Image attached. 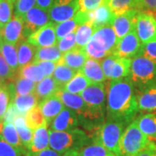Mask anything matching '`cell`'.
<instances>
[{"mask_svg":"<svg viewBox=\"0 0 156 156\" xmlns=\"http://www.w3.org/2000/svg\"><path fill=\"white\" fill-rule=\"evenodd\" d=\"M61 89L57 84L53 76H45L42 81L37 83L35 93L38 98L39 101L45 98H48L51 95H54Z\"/></svg>","mask_w":156,"mask_h":156,"instance_id":"603a6c76","label":"cell"},{"mask_svg":"<svg viewBox=\"0 0 156 156\" xmlns=\"http://www.w3.org/2000/svg\"><path fill=\"white\" fill-rule=\"evenodd\" d=\"M63 156H76V153H75V151H69V152H67V153H65Z\"/></svg>","mask_w":156,"mask_h":156,"instance_id":"9f6ffc18","label":"cell"},{"mask_svg":"<svg viewBox=\"0 0 156 156\" xmlns=\"http://www.w3.org/2000/svg\"><path fill=\"white\" fill-rule=\"evenodd\" d=\"M95 30L89 22L81 24L76 30V43L77 47L83 48L92 38Z\"/></svg>","mask_w":156,"mask_h":156,"instance_id":"e575fe53","label":"cell"},{"mask_svg":"<svg viewBox=\"0 0 156 156\" xmlns=\"http://www.w3.org/2000/svg\"><path fill=\"white\" fill-rule=\"evenodd\" d=\"M53 4H54V0H37V6L48 12L52 7Z\"/></svg>","mask_w":156,"mask_h":156,"instance_id":"11a10c76","label":"cell"},{"mask_svg":"<svg viewBox=\"0 0 156 156\" xmlns=\"http://www.w3.org/2000/svg\"><path fill=\"white\" fill-rule=\"evenodd\" d=\"M135 91L138 110L141 113L156 114V83L144 89H135Z\"/></svg>","mask_w":156,"mask_h":156,"instance_id":"5bb4252c","label":"cell"},{"mask_svg":"<svg viewBox=\"0 0 156 156\" xmlns=\"http://www.w3.org/2000/svg\"><path fill=\"white\" fill-rule=\"evenodd\" d=\"M76 156H116L100 143L91 140L79 150L75 151Z\"/></svg>","mask_w":156,"mask_h":156,"instance_id":"f1b7e54d","label":"cell"},{"mask_svg":"<svg viewBox=\"0 0 156 156\" xmlns=\"http://www.w3.org/2000/svg\"><path fill=\"white\" fill-rule=\"evenodd\" d=\"M26 156H27V155H26Z\"/></svg>","mask_w":156,"mask_h":156,"instance_id":"94428289","label":"cell"},{"mask_svg":"<svg viewBox=\"0 0 156 156\" xmlns=\"http://www.w3.org/2000/svg\"><path fill=\"white\" fill-rule=\"evenodd\" d=\"M105 0H78L80 11L83 12H89L96 9Z\"/></svg>","mask_w":156,"mask_h":156,"instance_id":"c3c4849f","label":"cell"},{"mask_svg":"<svg viewBox=\"0 0 156 156\" xmlns=\"http://www.w3.org/2000/svg\"><path fill=\"white\" fill-rule=\"evenodd\" d=\"M128 77L137 89L156 83V64L141 54L134 56L131 59Z\"/></svg>","mask_w":156,"mask_h":156,"instance_id":"277c9868","label":"cell"},{"mask_svg":"<svg viewBox=\"0 0 156 156\" xmlns=\"http://www.w3.org/2000/svg\"><path fill=\"white\" fill-rule=\"evenodd\" d=\"M90 84H91L90 81L84 76L82 70H78L76 74L71 78V80H69L67 83L62 88V89L71 94L81 95V93L87 87H89Z\"/></svg>","mask_w":156,"mask_h":156,"instance_id":"4316f807","label":"cell"},{"mask_svg":"<svg viewBox=\"0 0 156 156\" xmlns=\"http://www.w3.org/2000/svg\"><path fill=\"white\" fill-rule=\"evenodd\" d=\"M0 134L3 137V139L7 141L9 144H11V146L17 147L18 149H21V150L27 151L23 146L21 140L19 138V135L17 133V128L13 122L3 123L2 131H1Z\"/></svg>","mask_w":156,"mask_h":156,"instance_id":"f546056e","label":"cell"},{"mask_svg":"<svg viewBox=\"0 0 156 156\" xmlns=\"http://www.w3.org/2000/svg\"><path fill=\"white\" fill-rule=\"evenodd\" d=\"M87 60H88V56L85 53L84 48L76 46L73 48L72 50L63 53L59 62L78 71L83 69Z\"/></svg>","mask_w":156,"mask_h":156,"instance_id":"d6986e66","label":"cell"},{"mask_svg":"<svg viewBox=\"0 0 156 156\" xmlns=\"http://www.w3.org/2000/svg\"><path fill=\"white\" fill-rule=\"evenodd\" d=\"M27 156H63V154H62L60 153L56 152V151L51 149L50 147H48L44 150L40 151L37 153H27Z\"/></svg>","mask_w":156,"mask_h":156,"instance_id":"f5cc1de1","label":"cell"},{"mask_svg":"<svg viewBox=\"0 0 156 156\" xmlns=\"http://www.w3.org/2000/svg\"><path fill=\"white\" fill-rule=\"evenodd\" d=\"M10 1H11V3H12V4H13V5H14V4H15V3H16V1H17V0H10Z\"/></svg>","mask_w":156,"mask_h":156,"instance_id":"91938a15","label":"cell"},{"mask_svg":"<svg viewBox=\"0 0 156 156\" xmlns=\"http://www.w3.org/2000/svg\"><path fill=\"white\" fill-rule=\"evenodd\" d=\"M62 52L58 49L57 45L50 47L37 48L34 61H50L58 62L62 58Z\"/></svg>","mask_w":156,"mask_h":156,"instance_id":"4dcf8cb0","label":"cell"},{"mask_svg":"<svg viewBox=\"0 0 156 156\" xmlns=\"http://www.w3.org/2000/svg\"><path fill=\"white\" fill-rule=\"evenodd\" d=\"M88 17H89L88 22L96 30L101 27L111 24L115 15L112 12L106 3L103 2L99 7L88 12Z\"/></svg>","mask_w":156,"mask_h":156,"instance_id":"2e32d148","label":"cell"},{"mask_svg":"<svg viewBox=\"0 0 156 156\" xmlns=\"http://www.w3.org/2000/svg\"><path fill=\"white\" fill-rule=\"evenodd\" d=\"M25 118H26V122H27L28 126L32 130L39 128L44 124H47L44 116L38 105L33 108L32 109H30L27 113V115H25Z\"/></svg>","mask_w":156,"mask_h":156,"instance_id":"f35d334b","label":"cell"},{"mask_svg":"<svg viewBox=\"0 0 156 156\" xmlns=\"http://www.w3.org/2000/svg\"><path fill=\"white\" fill-rule=\"evenodd\" d=\"M57 47L60 50L62 53H65L69 50H72L73 48L76 47V31L72 33L69 34L62 37L57 42Z\"/></svg>","mask_w":156,"mask_h":156,"instance_id":"f6af8a7d","label":"cell"},{"mask_svg":"<svg viewBox=\"0 0 156 156\" xmlns=\"http://www.w3.org/2000/svg\"><path fill=\"white\" fill-rule=\"evenodd\" d=\"M140 130L153 142H156V114L143 113L134 120Z\"/></svg>","mask_w":156,"mask_h":156,"instance_id":"44dd1931","label":"cell"},{"mask_svg":"<svg viewBox=\"0 0 156 156\" xmlns=\"http://www.w3.org/2000/svg\"><path fill=\"white\" fill-rule=\"evenodd\" d=\"M83 48L88 58H90V59L101 61L106 56H109V54L103 50L93 39H90V41L84 46Z\"/></svg>","mask_w":156,"mask_h":156,"instance_id":"74e56055","label":"cell"},{"mask_svg":"<svg viewBox=\"0 0 156 156\" xmlns=\"http://www.w3.org/2000/svg\"><path fill=\"white\" fill-rule=\"evenodd\" d=\"M141 48L142 44L140 41L135 30H133L122 38L118 40L115 50L113 54L119 57L132 59L134 56L140 54Z\"/></svg>","mask_w":156,"mask_h":156,"instance_id":"9c48e42d","label":"cell"},{"mask_svg":"<svg viewBox=\"0 0 156 156\" xmlns=\"http://www.w3.org/2000/svg\"><path fill=\"white\" fill-rule=\"evenodd\" d=\"M136 156H156V143L151 142L145 149L140 152Z\"/></svg>","mask_w":156,"mask_h":156,"instance_id":"db71d44e","label":"cell"},{"mask_svg":"<svg viewBox=\"0 0 156 156\" xmlns=\"http://www.w3.org/2000/svg\"><path fill=\"white\" fill-rule=\"evenodd\" d=\"M81 70L91 83H104L107 81L101 66V61L88 58Z\"/></svg>","mask_w":156,"mask_h":156,"instance_id":"7402d4cb","label":"cell"},{"mask_svg":"<svg viewBox=\"0 0 156 156\" xmlns=\"http://www.w3.org/2000/svg\"><path fill=\"white\" fill-rule=\"evenodd\" d=\"M17 72L14 71L7 63L3 56L0 54V77L5 83L7 81H13L17 76Z\"/></svg>","mask_w":156,"mask_h":156,"instance_id":"ee69618b","label":"cell"},{"mask_svg":"<svg viewBox=\"0 0 156 156\" xmlns=\"http://www.w3.org/2000/svg\"><path fill=\"white\" fill-rule=\"evenodd\" d=\"M76 72H77L76 70L69 67L66 64L62 63L61 62H56V69L54 70L52 76L62 89L69 80H71V78L76 74Z\"/></svg>","mask_w":156,"mask_h":156,"instance_id":"1f68e13d","label":"cell"},{"mask_svg":"<svg viewBox=\"0 0 156 156\" xmlns=\"http://www.w3.org/2000/svg\"><path fill=\"white\" fill-rule=\"evenodd\" d=\"M12 82L14 84L16 95H29V94L34 93L36 90L37 83L26 78L22 77L20 76L17 75L16 78Z\"/></svg>","mask_w":156,"mask_h":156,"instance_id":"8d00e7d4","label":"cell"},{"mask_svg":"<svg viewBox=\"0 0 156 156\" xmlns=\"http://www.w3.org/2000/svg\"><path fill=\"white\" fill-rule=\"evenodd\" d=\"M38 66L44 74V76H51L56 69V62L50 61H36L33 62Z\"/></svg>","mask_w":156,"mask_h":156,"instance_id":"f907efd6","label":"cell"},{"mask_svg":"<svg viewBox=\"0 0 156 156\" xmlns=\"http://www.w3.org/2000/svg\"><path fill=\"white\" fill-rule=\"evenodd\" d=\"M14 125L17 128L19 138L21 140L23 146L27 151L30 147V143L33 136V130L30 128L26 122V118L23 115H17L14 120Z\"/></svg>","mask_w":156,"mask_h":156,"instance_id":"484cf974","label":"cell"},{"mask_svg":"<svg viewBox=\"0 0 156 156\" xmlns=\"http://www.w3.org/2000/svg\"><path fill=\"white\" fill-rule=\"evenodd\" d=\"M137 10L156 15V0H137Z\"/></svg>","mask_w":156,"mask_h":156,"instance_id":"681fc988","label":"cell"},{"mask_svg":"<svg viewBox=\"0 0 156 156\" xmlns=\"http://www.w3.org/2000/svg\"><path fill=\"white\" fill-rule=\"evenodd\" d=\"M17 76L33 81L37 83L45 77L42 69L35 62H30L23 67L19 68L17 70Z\"/></svg>","mask_w":156,"mask_h":156,"instance_id":"836d02e7","label":"cell"},{"mask_svg":"<svg viewBox=\"0 0 156 156\" xmlns=\"http://www.w3.org/2000/svg\"><path fill=\"white\" fill-rule=\"evenodd\" d=\"M117 58H118V56L112 54V55L106 56L105 58H103L101 61V69L105 75V77L107 78L108 81H110L112 69H113L114 64L117 60Z\"/></svg>","mask_w":156,"mask_h":156,"instance_id":"bcb514c9","label":"cell"},{"mask_svg":"<svg viewBox=\"0 0 156 156\" xmlns=\"http://www.w3.org/2000/svg\"><path fill=\"white\" fill-rule=\"evenodd\" d=\"M4 83H5V82H4V81L2 80V78L0 77V86H1V85H3Z\"/></svg>","mask_w":156,"mask_h":156,"instance_id":"6f0895ef","label":"cell"},{"mask_svg":"<svg viewBox=\"0 0 156 156\" xmlns=\"http://www.w3.org/2000/svg\"><path fill=\"white\" fill-rule=\"evenodd\" d=\"M80 125L79 116L76 112L64 106L50 124V129L55 131H67L76 128Z\"/></svg>","mask_w":156,"mask_h":156,"instance_id":"4fadbf2b","label":"cell"},{"mask_svg":"<svg viewBox=\"0 0 156 156\" xmlns=\"http://www.w3.org/2000/svg\"><path fill=\"white\" fill-rule=\"evenodd\" d=\"M27 153L9 144L0 134V156H26Z\"/></svg>","mask_w":156,"mask_h":156,"instance_id":"7bdbcfd3","label":"cell"},{"mask_svg":"<svg viewBox=\"0 0 156 156\" xmlns=\"http://www.w3.org/2000/svg\"><path fill=\"white\" fill-rule=\"evenodd\" d=\"M36 5L37 0H17L14 4V17L23 18Z\"/></svg>","mask_w":156,"mask_h":156,"instance_id":"60d3db41","label":"cell"},{"mask_svg":"<svg viewBox=\"0 0 156 156\" xmlns=\"http://www.w3.org/2000/svg\"><path fill=\"white\" fill-rule=\"evenodd\" d=\"M107 118L131 123L138 113L135 87L130 78L109 81L107 83Z\"/></svg>","mask_w":156,"mask_h":156,"instance_id":"6da1fadb","label":"cell"},{"mask_svg":"<svg viewBox=\"0 0 156 156\" xmlns=\"http://www.w3.org/2000/svg\"><path fill=\"white\" fill-rule=\"evenodd\" d=\"M50 147V130L48 125L44 124L33 130V136L29 148L30 153H37Z\"/></svg>","mask_w":156,"mask_h":156,"instance_id":"ffe728a7","label":"cell"},{"mask_svg":"<svg viewBox=\"0 0 156 156\" xmlns=\"http://www.w3.org/2000/svg\"><path fill=\"white\" fill-rule=\"evenodd\" d=\"M23 23L22 18L13 17L0 32V37L7 43L17 45L18 42L23 39Z\"/></svg>","mask_w":156,"mask_h":156,"instance_id":"e0dca14e","label":"cell"},{"mask_svg":"<svg viewBox=\"0 0 156 156\" xmlns=\"http://www.w3.org/2000/svg\"><path fill=\"white\" fill-rule=\"evenodd\" d=\"M13 12V4L10 0H0V32L11 21Z\"/></svg>","mask_w":156,"mask_h":156,"instance_id":"ab89813d","label":"cell"},{"mask_svg":"<svg viewBox=\"0 0 156 156\" xmlns=\"http://www.w3.org/2000/svg\"><path fill=\"white\" fill-rule=\"evenodd\" d=\"M0 54L5 58V60L10 65V67L14 71L17 72L19 65L17 45L7 43L2 37H0Z\"/></svg>","mask_w":156,"mask_h":156,"instance_id":"83f0119b","label":"cell"},{"mask_svg":"<svg viewBox=\"0 0 156 156\" xmlns=\"http://www.w3.org/2000/svg\"><path fill=\"white\" fill-rule=\"evenodd\" d=\"M139 11L137 9H132L115 17L111 25L118 40L122 39L127 34L134 30L135 20Z\"/></svg>","mask_w":156,"mask_h":156,"instance_id":"8fae6325","label":"cell"},{"mask_svg":"<svg viewBox=\"0 0 156 156\" xmlns=\"http://www.w3.org/2000/svg\"><path fill=\"white\" fill-rule=\"evenodd\" d=\"M55 95L61 100L63 105L76 112L79 116V122L87 116L89 108L80 95H75L60 89Z\"/></svg>","mask_w":156,"mask_h":156,"instance_id":"7c38bea8","label":"cell"},{"mask_svg":"<svg viewBox=\"0 0 156 156\" xmlns=\"http://www.w3.org/2000/svg\"><path fill=\"white\" fill-rule=\"evenodd\" d=\"M2 127H3V122H0V134H1V131H2Z\"/></svg>","mask_w":156,"mask_h":156,"instance_id":"680465c9","label":"cell"},{"mask_svg":"<svg viewBox=\"0 0 156 156\" xmlns=\"http://www.w3.org/2000/svg\"><path fill=\"white\" fill-rule=\"evenodd\" d=\"M57 40L58 39L56 37L55 23L52 22H50L42 28L38 29L27 38L29 43L36 48L57 45Z\"/></svg>","mask_w":156,"mask_h":156,"instance_id":"30bf717a","label":"cell"},{"mask_svg":"<svg viewBox=\"0 0 156 156\" xmlns=\"http://www.w3.org/2000/svg\"><path fill=\"white\" fill-rule=\"evenodd\" d=\"M91 141L88 133L81 128L67 131H55L50 129V147L64 154L69 151H77Z\"/></svg>","mask_w":156,"mask_h":156,"instance_id":"7a4b0ae2","label":"cell"},{"mask_svg":"<svg viewBox=\"0 0 156 156\" xmlns=\"http://www.w3.org/2000/svg\"><path fill=\"white\" fill-rule=\"evenodd\" d=\"M126 124L110 118H106L99 129L91 136V140L96 141L116 156H121L120 142Z\"/></svg>","mask_w":156,"mask_h":156,"instance_id":"3957f363","label":"cell"},{"mask_svg":"<svg viewBox=\"0 0 156 156\" xmlns=\"http://www.w3.org/2000/svg\"><path fill=\"white\" fill-rule=\"evenodd\" d=\"M11 102V95L7 83L0 86V122H3V119L5 115L8 106Z\"/></svg>","mask_w":156,"mask_h":156,"instance_id":"b9f144b4","label":"cell"},{"mask_svg":"<svg viewBox=\"0 0 156 156\" xmlns=\"http://www.w3.org/2000/svg\"><path fill=\"white\" fill-rule=\"evenodd\" d=\"M80 11L78 0H54L49 11L50 22L56 23L69 20Z\"/></svg>","mask_w":156,"mask_h":156,"instance_id":"ba28073f","label":"cell"},{"mask_svg":"<svg viewBox=\"0 0 156 156\" xmlns=\"http://www.w3.org/2000/svg\"><path fill=\"white\" fill-rule=\"evenodd\" d=\"M91 39L95 40L109 55L114 53L118 43V38L111 24L97 29Z\"/></svg>","mask_w":156,"mask_h":156,"instance_id":"9a60e30c","label":"cell"},{"mask_svg":"<svg viewBox=\"0 0 156 156\" xmlns=\"http://www.w3.org/2000/svg\"><path fill=\"white\" fill-rule=\"evenodd\" d=\"M12 102L16 107L19 115L25 116L30 109L38 105L39 101L36 93L34 92L29 95H17Z\"/></svg>","mask_w":156,"mask_h":156,"instance_id":"cb8c5ba5","label":"cell"},{"mask_svg":"<svg viewBox=\"0 0 156 156\" xmlns=\"http://www.w3.org/2000/svg\"><path fill=\"white\" fill-rule=\"evenodd\" d=\"M140 54L156 64V41L142 44Z\"/></svg>","mask_w":156,"mask_h":156,"instance_id":"7dc6e473","label":"cell"},{"mask_svg":"<svg viewBox=\"0 0 156 156\" xmlns=\"http://www.w3.org/2000/svg\"><path fill=\"white\" fill-rule=\"evenodd\" d=\"M38 107L49 126L55 119V117L62 111V109L64 108V105L61 100L56 95H54L39 101Z\"/></svg>","mask_w":156,"mask_h":156,"instance_id":"ac0fdd59","label":"cell"},{"mask_svg":"<svg viewBox=\"0 0 156 156\" xmlns=\"http://www.w3.org/2000/svg\"><path fill=\"white\" fill-rule=\"evenodd\" d=\"M22 19L23 23V39H27L36 30L50 22L49 12L41 9L38 6H34L31 8Z\"/></svg>","mask_w":156,"mask_h":156,"instance_id":"52a82bcc","label":"cell"},{"mask_svg":"<svg viewBox=\"0 0 156 156\" xmlns=\"http://www.w3.org/2000/svg\"><path fill=\"white\" fill-rule=\"evenodd\" d=\"M17 49L19 68L23 67L34 61L37 48L30 44L27 39H21L17 44Z\"/></svg>","mask_w":156,"mask_h":156,"instance_id":"d4e9b609","label":"cell"},{"mask_svg":"<svg viewBox=\"0 0 156 156\" xmlns=\"http://www.w3.org/2000/svg\"><path fill=\"white\" fill-rule=\"evenodd\" d=\"M151 142L150 140L140 130L134 120L123 132L120 142L121 156H136Z\"/></svg>","mask_w":156,"mask_h":156,"instance_id":"5b68a950","label":"cell"},{"mask_svg":"<svg viewBox=\"0 0 156 156\" xmlns=\"http://www.w3.org/2000/svg\"><path fill=\"white\" fill-rule=\"evenodd\" d=\"M134 30L142 44L156 41V17L150 12L140 11L135 20Z\"/></svg>","mask_w":156,"mask_h":156,"instance_id":"8992f818","label":"cell"},{"mask_svg":"<svg viewBox=\"0 0 156 156\" xmlns=\"http://www.w3.org/2000/svg\"><path fill=\"white\" fill-rule=\"evenodd\" d=\"M130 64H131V59L118 56L112 69L110 81L120 80L129 76Z\"/></svg>","mask_w":156,"mask_h":156,"instance_id":"d6a6232c","label":"cell"},{"mask_svg":"<svg viewBox=\"0 0 156 156\" xmlns=\"http://www.w3.org/2000/svg\"><path fill=\"white\" fill-rule=\"evenodd\" d=\"M17 115H19V114L17 112L16 107L13 104V102H10L8 108L5 112V115L3 119V123L14 122V120Z\"/></svg>","mask_w":156,"mask_h":156,"instance_id":"816d5d0a","label":"cell"},{"mask_svg":"<svg viewBox=\"0 0 156 156\" xmlns=\"http://www.w3.org/2000/svg\"><path fill=\"white\" fill-rule=\"evenodd\" d=\"M104 2L115 16L132 9H137V0H105Z\"/></svg>","mask_w":156,"mask_h":156,"instance_id":"d590c367","label":"cell"}]
</instances>
